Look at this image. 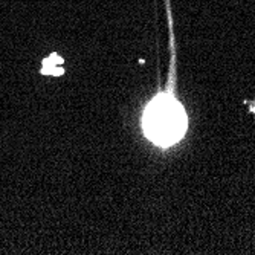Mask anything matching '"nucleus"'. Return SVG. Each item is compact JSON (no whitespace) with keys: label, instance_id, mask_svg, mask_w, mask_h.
Masks as SVG:
<instances>
[{"label":"nucleus","instance_id":"obj_1","mask_svg":"<svg viewBox=\"0 0 255 255\" xmlns=\"http://www.w3.org/2000/svg\"><path fill=\"white\" fill-rule=\"evenodd\" d=\"M144 130L157 145L176 144L187 130V115L182 104L171 95L156 97L145 110Z\"/></svg>","mask_w":255,"mask_h":255},{"label":"nucleus","instance_id":"obj_2","mask_svg":"<svg viewBox=\"0 0 255 255\" xmlns=\"http://www.w3.org/2000/svg\"><path fill=\"white\" fill-rule=\"evenodd\" d=\"M63 58L57 54H52L49 57H46L41 63V69L40 72L43 75H51V77H58L63 74Z\"/></svg>","mask_w":255,"mask_h":255}]
</instances>
